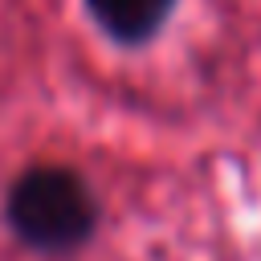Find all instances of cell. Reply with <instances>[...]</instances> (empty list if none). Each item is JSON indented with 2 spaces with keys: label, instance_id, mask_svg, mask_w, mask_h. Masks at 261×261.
Listing matches in <instances>:
<instances>
[{
  "label": "cell",
  "instance_id": "cell-1",
  "mask_svg": "<svg viewBox=\"0 0 261 261\" xmlns=\"http://www.w3.org/2000/svg\"><path fill=\"white\" fill-rule=\"evenodd\" d=\"M4 216L16 241L33 253L65 257L77 253L98 228V196L90 184L61 163H37L16 175L4 200Z\"/></svg>",
  "mask_w": 261,
  "mask_h": 261
},
{
  "label": "cell",
  "instance_id": "cell-2",
  "mask_svg": "<svg viewBox=\"0 0 261 261\" xmlns=\"http://www.w3.org/2000/svg\"><path fill=\"white\" fill-rule=\"evenodd\" d=\"M86 12L114 45H147L175 12V0H86Z\"/></svg>",
  "mask_w": 261,
  "mask_h": 261
}]
</instances>
